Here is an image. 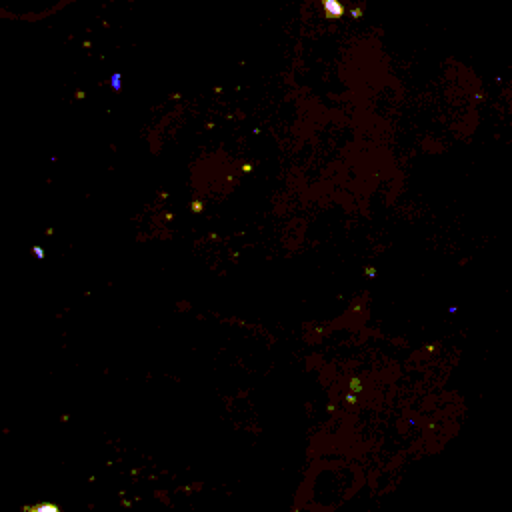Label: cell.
Returning a JSON list of instances; mask_svg holds the SVG:
<instances>
[{
  "instance_id": "obj_1",
  "label": "cell",
  "mask_w": 512,
  "mask_h": 512,
  "mask_svg": "<svg viewBox=\"0 0 512 512\" xmlns=\"http://www.w3.org/2000/svg\"><path fill=\"white\" fill-rule=\"evenodd\" d=\"M26 512H60V508H58L56 504L42 502V504H38V506H34V508H28Z\"/></svg>"
}]
</instances>
